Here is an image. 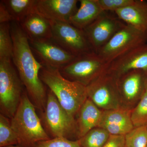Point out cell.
<instances>
[{
  "label": "cell",
  "instance_id": "26",
  "mask_svg": "<svg viewBox=\"0 0 147 147\" xmlns=\"http://www.w3.org/2000/svg\"><path fill=\"white\" fill-rule=\"evenodd\" d=\"M34 147H82L79 140L57 137L38 143Z\"/></svg>",
  "mask_w": 147,
  "mask_h": 147
},
{
  "label": "cell",
  "instance_id": "17",
  "mask_svg": "<svg viewBox=\"0 0 147 147\" xmlns=\"http://www.w3.org/2000/svg\"><path fill=\"white\" fill-rule=\"evenodd\" d=\"M19 24L29 40L53 38L50 21L36 12L30 13Z\"/></svg>",
  "mask_w": 147,
  "mask_h": 147
},
{
  "label": "cell",
  "instance_id": "30",
  "mask_svg": "<svg viewBox=\"0 0 147 147\" xmlns=\"http://www.w3.org/2000/svg\"><path fill=\"white\" fill-rule=\"evenodd\" d=\"M6 147H21L20 146H18V145H15V146H9Z\"/></svg>",
  "mask_w": 147,
  "mask_h": 147
},
{
  "label": "cell",
  "instance_id": "10",
  "mask_svg": "<svg viewBox=\"0 0 147 147\" xmlns=\"http://www.w3.org/2000/svg\"><path fill=\"white\" fill-rule=\"evenodd\" d=\"M29 41L36 57L45 67L59 70L76 57L52 38Z\"/></svg>",
  "mask_w": 147,
  "mask_h": 147
},
{
  "label": "cell",
  "instance_id": "28",
  "mask_svg": "<svg viewBox=\"0 0 147 147\" xmlns=\"http://www.w3.org/2000/svg\"><path fill=\"white\" fill-rule=\"evenodd\" d=\"M125 146V135L110 134L108 141L102 147H124Z\"/></svg>",
  "mask_w": 147,
  "mask_h": 147
},
{
  "label": "cell",
  "instance_id": "14",
  "mask_svg": "<svg viewBox=\"0 0 147 147\" xmlns=\"http://www.w3.org/2000/svg\"><path fill=\"white\" fill-rule=\"evenodd\" d=\"M131 111L118 108L104 110L98 127L111 135H125L134 127L131 119Z\"/></svg>",
  "mask_w": 147,
  "mask_h": 147
},
{
  "label": "cell",
  "instance_id": "2",
  "mask_svg": "<svg viewBox=\"0 0 147 147\" xmlns=\"http://www.w3.org/2000/svg\"><path fill=\"white\" fill-rule=\"evenodd\" d=\"M35 108L25 90L17 110L10 119L18 145L21 147H34L38 142L51 139L43 128Z\"/></svg>",
  "mask_w": 147,
  "mask_h": 147
},
{
  "label": "cell",
  "instance_id": "6",
  "mask_svg": "<svg viewBox=\"0 0 147 147\" xmlns=\"http://www.w3.org/2000/svg\"><path fill=\"white\" fill-rule=\"evenodd\" d=\"M110 64L92 52L76 57L59 70L66 79L87 87L105 72Z\"/></svg>",
  "mask_w": 147,
  "mask_h": 147
},
{
  "label": "cell",
  "instance_id": "31",
  "mask_svg": "<svg viewBox=\"0 0 147 147\" xmlns=\"http://www.w3.org/2000/svg\"><path fill=\"white\" fill-rule=\"evenodd\" d=\"M146 91H147V76L146 79Z\"/></svg>",
  "mask_w": 147,
  "mask_h": 147
},
{
  "label": "cell",
  "instance_id": "4",
  "mask_svg": "<svg viewBox=\"0 0 147 147\" xmlns=\"http://www.w3.org/2000/svg\"><path fill=\"white\" fill-rule=\"evenodd\" d=\"M12 60H0L1 114L11 119L16 113L24 91Z\"/></svg>",
  "mask_w": 147,
  "mask_h": 147
},
{
  "label": "cell",
  "instance_id": "9",
  "mask_svg": "<svg viewBox=\"0 0 147 147\" xmlns=\"http://www.w3.org/2000/svg\"><path fill=\"white\" fill-rule=\"evenodd\" d=\"M50 22L52 38L67 52L76 57L95 52L84 30L76 28L68 22Z\"/></svg>",
  "mask_w": 147,
  "mask_h": 147
},
{
  "label": "cell",
  "instance_id": "22",
  "mask_svg": "<svg viewBox=\"0 0 147 147\" xmlns=\"http://www.w3.org/2000/svg\"><path fill=\"white\" fill-rule=\"evenodd\" d=\"M13 54L10 23L0 24V60H12Z\"/></svg>",
  "mask_w": 147,
  "mask_h": 147
},
{
  "label": "cell",
  "instance_id": "29",
  "mask_svg": "<svg viewBox=\"0 0 147 147\" xmlns=\"http://www.w3.org/2000/svg\"><path fill=\"white\" fill-rule=\"evenodd\" d=\"M13 18L2 1L0 2V24L13 21Z\"/></svg>",
  "mask_w": 147,
  "mask_h": 147
},
{
  "label": "cell",
  "instance_id": "20",
  "mask_svg": "<svg viewBox=\"0 0 147 147\" xmlns=\"http://www.w3.org/2000/svg\"><path fill=\"white\" fill-rule=\"evenodd\" d=\"M36 0H3L13 21L19 22L34 12Z\"/></svg>",
  "mask_w": 147,
  "mask_h": 147
},
{
  "label": "cell",
  "instance_id": "3",
  "mask_svg": "<svg viewBox=\"0 0 147 147\" xmlns=\"http://www.w3.org/2000/svg\"><path fill=\"white\" fill-rule=\"evenodd\" d=\"M39 76L43 84L55 94L61 105L74 117L88 98L86 86L66 79L59 69L43 66Z\"/></svg>",
  "mask_w": 147,
  "mask_h": 147
},
{
  "label": "cell",
  "instance_id": "13",
  "mask_svg": "<svg viewBox=\"0 0 147 147\" xmlns=\"http://www.w3.org/2000/svg\"><path fill=\"white\" fill-rule=\"evenodd\" d=\"M133 70L147 73V43L138 46L110 63L108 70L119 78Z\"/></svg>",
  "mask_w": 147,
  "mask_h": 147
},
{
  "label": "cell",
  "instance_id": "34",
  "mask_svg": "<svg viewBox=\"0 0 147 147\" xmlns=\"http://www.w3.org/2000/svg\"></svg>",
  "mask_w": 147,
  "mask_h": 147
},
{
  "label": "cell",
  "instance_id": "5",
  "mask_svg": "<svg viewBox=\"0 0 147 147\" xmlns=\"http://www.w3.org/2000/svg\"><path fill=\"white\" fill-rule=\"evenodd\" d=\"M43 122L53 138H78L77 121L61 105L53 92L48 89L45 110L42 113Z\"/></svg>",
  "mask_w": 147,
  "mask_h": 147
},
{
  "label": "cell",
  "instance_id": "11",
  "mask_svg": "<svg viewBox=\"0 0 147 147\" xmlns=\"http://www.w3.org/2000/svg\"><path fill=\"white\" fill-rule=\"evenodd\" d=\"M125 25L117 16L104 11L83 30L94 52L97 53Z\"/></svg>",
  "mask_w": 147,
  "mask_h": 147
},
{
  "label": "cell",
  "instance_id": "32",
  "mask_svg": "<svg viewBox=\"0 0 147 147\" xmlns=\"http://www.w3.org/2000/svg\"><path fill=\"white\" fill-rule=\"evenodd\" d=\"M124 147H126V146H125Z\"/></svg>",
  "mask_w": 147,
  "mask_h": 147
},
{
  "label": "cell",
  "instance_id": "19",
  "mask_svg": "<svg viewBox=\"0 0 147 147\" xmlns=\"http://www.w3.org/2000/svg\"><path fill=\"white\" fill-rule=\"evenodd\" d=\"M80 6L69 23L78 28L84 30L90 25L104 11L98 0H81Z\"/></svg>",
  "mask_w": 147,
  "mask_h": 147
},
{
  "label": "cell",
  "instance_id": "25",
  "mask_svg": "<svg viewBox=\"0 0 147 147\" xmlns=\"http://www.w3.org/2000/svg\"><path fill=\"white\" fill-rule=\"evenodd\" d=\"M131 119L134 127L147 125V91L140 98L137 106L131 111Z\"/></svg>",
  "mask_w": 147,
  "mask_h": 147
},
{
  "label": "cell",
  "instance_id": "12",
  "mask_svg": "<svg viewBox=\"0 0 147 147\" xmlns=\"http://www.w3.org/2000/svg\"><path fill=\"white\" fill-rule=\"evenodd\" d=\"M77 0H36L34 12L50 21L69 23L78 10Z\"/></svg>",
  "mask_w": 147,
  "mask_h": 147
},
{
  "label": "cell",
  "instance_id": "18",
  "mask_svg": "<svg viewBox=\"0 0 147 147\" xmlns=\"http://www.w3.org/2000/svg\"><path fill=\"white\" fill-rule=\"evenodd\" d=\"M77 121L78 140L93 129L98 127L102 112L89 98H88L80 108Z\"/></svg>",
  "mask_w": 147,
  "mask_h": 147
},
{
  "label": "cell",
  "instance_id": "8",
  "mask_svg": "<svg viewBox=\"0 0 147 147\" xmlns=\"http://www.w3.org/2000/svg\"><path fill=\"white\" fill-rule=\"evenodd\" d=\"M88 98L104 110L119 108L121 94L118 78L108 69L87 86Z\"/></svg>",
  "mask_w": 147,
  "mask_h": 147
},
{
  "label": "cell",
  "instance_id": "16",
  "mask_svg": "<svg viewBox=\"0 0 147 147\" xmlns=\"http://www.w3.org/2000/svg\"><path fill=\"white\" fill-rule=\"evenodd\" d=\"M115 12L126 25L147 33V1L134 0L130 4Z\"/></svg>",
  "mask_w": 147,
  "mask_h": 147
},
{
  "label": "cell",
  "instance_id": "15",
  "mask_svg": "<svg viewBox=\"0 0 147 147\" xmlns=\"http://www.w3.org/2000/svg\"><path fill=\"white\" fill-rule=\"evenodd\" d=\"M147 73L142 70H133L118 78L121 95L128 100L141 98L146 91Z\"/></svg>",
  "mask_w": 147,
  "mask_h": 147
},
{
  "label": "cell",
  "instance_id": "27",
  "mask_svg": "<svg viewBox=\"0 0 147 147\" xmlns=\"http://www.w3.org/2000/svg\"><path fill=\"white\" fill-rule=\"evenodd\" d=\"M134 0H98L99 5L103 11H115L127 6Z\"/></svg>",
  "mask_w": 147,
  "mask_h": 147
},
{
  "label": "cell",
  "instance_id": "7",
  "mask_svg": "<svg viewBox=\"0 0 147 147\" xmlns=\"http://www.w3.org/2000/svg\"><path fill=\"white\" fill-rule=\"evenodd\" d=\"M147 42V33L126 24L97 54L105 61L110 64L130 50Z\"/></svg>",
  "mask_w": 147,
  "mask_h": 147
},
{
  "label": "cell",
  "instance_id": "1",
  "mask_svg": "<svg viewBox=\"0 0 147 147\" xmlns=\"http://www.w3.org/2000/svg\"><path fill=\"white\" fill-rule=\"evenodd\" d=\"M10 26L13 44L12 62L30 99L42 113L47 98L45 85L39 76L43 66L32 51L28 38L19 23L12 21Z\"/></svg>",
  "mask_w": 147,
  "mask_h": 147
},
{
  "label": "cell",
  "instance_id": "33",
  "mask_svg": "<svg viewBox=\"0 0 147 147\" xmlns=\"http://www.w3.org/2000/svg\"><path fill=\"white\" fill-rule=\"evenodd\" d=\"M146 147H147V146H146Z\"/></svg>",
  "mask_w": 147,
  "mask_h": 147
},
{
  "label": "cell",
  "instance_id": "23",
  "mask_svg": "<svg viewBox=\"0 0 147 147\" xmlns=\"http://www.w3.org/2000/svg\"><path fill=\"white\" fill-rule=\"evenodd\" d=\"M18 145V139L11 126L10 119L0 114V147Z\"/></svg>",
  "mask_w": 147,
  "mask_h": 147
},
{
  "label": "cell",
  "instance_id": "21",
  "mask_svg": "<svg viewBox=\"0 0 147 147\" xmlns=\"http://www.w3.org/2000/svg\"><path fill=\"white\" fill-rule=\"evenodd\" d=\"M110 136L105 129L97 127L92 129L79 140L82 147H102Z\"/></svg>",
  "mask_w": 147,
  "mask_h": 147
},
{
  "label": "cell",
  "instance_id": "24",
  "mask_svg": "<svg viewBox=\"0 0 147 147\" xmlns=\"http://www.w3.org/2000/svg\"><path fill=\"white\" fill-rule=\"evenodd\" d=\"M126 147H146L147 145V125L134 127L125 135Z\"/></svg>",
  "mask_w": 147,
  "mask_h": 147
}]
</instances>
